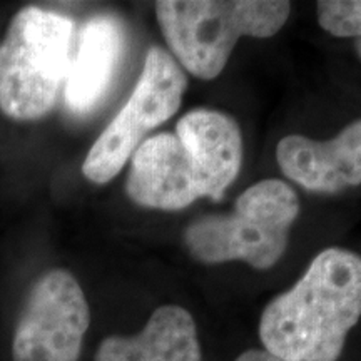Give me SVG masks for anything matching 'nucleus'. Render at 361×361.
Listing matches in <instances>:
<instances>
[{
  "label": "nucleus",
  "instance_id": "obj_6",
  "mask_svg": "<svg viewBox=\"0 0 361 361\" xmlns=\"http://www.w3.org/2000/svg\"><path fill=\"white\" fill-rule=\"evenodd\" d=\"M90 324L84 290L67 269L32 284L12 336L13 361H79Z\"/></svg>",
  "mask_w": 361,
  "mask_h": 361
},
{
  "label": "nucleus",
  "instance_id": "obj_7",
  "mask_svg": "<svg viewBox=\"0 0 361 361\" xmlns=\"http://www.w3.org/2000/svg\"><path fill=\"white\" fill-rule=\"evenodd\" d=\"M129 161L126 192L134 204L174 213L207 197L200 162L176 133H161L146 139Z\"/></svg>",
  "mask_w": 361,
  "mask_h": 361
},
{
  "label": "nucleus",
  "instance_id": "obj_14",
  "mask_svg": "<svg viewBox=\"0 0 361 361\" xmlns=\"http://www.w3.org/2000/svg\"><path fill=\"white\" fill-rule=\"evenodd\" d=\"M355 51L358 54V57L361 59V39H356V44H355Z\"/></svg>",
  "mask_w": 361,
  "mask_h": 361
},
{
  "label": "nucleus",
  "instance_id": "obj_1",
  "mask_svg": "<svg viewBox=\"0 0 361 361\" xmlns=\"http://www.w3.org/2000/svg\"><path fill=\"white\" fill-rule=\"evenodd\" d=\"M360 319L361 256L335 246L266 305L259 338L268 353L284 361H338Z\"/></svg>",
  "mask_w": 361,
  "mask_h": 361
},
{
  "label": "nucleus",
  "instance_id": "obj_3",
  "mask_svg": "<svg viewBox=\"0 0 361 361\" xmlns=\"http://www.w3.org/2000/svg\"><path fill=\"white\" fill-rule=\"evenodd\" d=\"M74 20L40 7L12 17L0 45V111L13 121H37L54 109L66 84Z\"/></svg>",
  "mask_w": 361,
  "mask_h": 361
},
{
  "label": "nucleus",
  "instance_id": "obj_4",
  "mask_svg": "<svg viewBox=\"0 0 361 361\" xmlns=\"http://www.w3.org/2000/svg\"><path fill=\"white\" fill-rule=\"evenodd\" d=\"M300 200L290 184L263 179L241 192L231 213L209 214L184 229V245L201 264L241 261L269 269L283 258Z\"/></svg>",
  "mask_w": 361,
  "mask_h": 361
},
{
  "label": "nucleus",
  "instance_id": "obj_11",
  "mask_svg": "<svg viewBox=\"0 0 361 361\" xmlns=\"http://www.w3.org/2000/svg\"><path fill=\"white\" fill-rule=\"evenodd\" d=\"M174 133L189 144L200 161L209 200H223L243 166V134L239 124L221 111L194 109L180 117Z\"/></svg>",
  "mask_w": 361,
  "mask_h": 361
},
{
  "label": "nucleus",
  "instance_id": "obj_12",
  "mask_svg": "<svg viewBox=\"0 0 361 361\" xmlns=\"http://www.w3.org/2000/svg\"><path fill=\"white\" fill-rule=\"evenodd\" d=\"M316 13L319 27L333 37L361 39V0H322Z\"/></svg>",
  "mask_w": 361,
  "mask_h": 361
},
{
  "label": "nucleus",
  "instance_id": "obj_2",
  "mask_svg": "<svg viewBox=\"0 0 361 361\" xmlns=\"http://www.w3.org/2000/svg\"><path fill=\"white\" fill-rule=\"evenodd\" d=\"M156 19L171 56L201 80L218 78L243 37L268 39L286 24L283 0H161Z\"/></svg>",
  "mask_w": 361,
  "mask_h": 361
},
{
  "label": "nucleus",
  "instance_id": "obj_9",
  "mask_svg": "<svg viewBox=\"0 0 361 361\" xmlns=\"http://www.w3.org/2000/svg\"><path fill=\"white\" fill-rule=\"evenodd\" d=\"M124 45V27L114 16L90 17L82 25L64 84L66 106L72 114L87 116L102 102Z\"/></svg>",
  "mask_w": 361,
  "mask_h": 361
},
{
  "label": "nucleus",
  "instance_id": "obj_5",
  "mask_svg": "<svg viewBox=\"0 0 361 361\" xmlns=\"http://www.w3.org/2000/svg\"><path fill=\"white\" fill-rule=\"evenodd\" d=\"M186 87L188 75L176 59L161 47L149 49L128 102L85 156V178L96 184L114 179L135 149L146 141V135L178 112Z\"/></svg>",
  "mask_w": 361,
  "mask_h": 361
},
{
  "label": "nucleus",
  "instance_id": "obj_8",
  "mask_svg": "<svg viewBox=\"0 0 361 361\" xmlns=\"http://www.w3.org/2000/svg\"><path fill=\"white\" fill-rule=\"evenodd\" d=\"M276 161L306 191L336 194L361 186V117L328 141L286 135L276 146Z\"/></svg>",
  "mask_w": 361,
  "mask_h": 361
},
{
  "label": "nucleus",
  "instance_id": "obj_13",
  "mask_svg": "<svg viewBox=\"0 0 361 361\" xmlns=\"http://www.w3.org/2000/svg\"><path fill=\"white\" fill-rule=\"evenodd\" d=\"M234 361H284L278 356L268 353L266 350H247L241 353Z\"/></svg>",
  "mask_w": 361,
  "mask_h": 361
},
{
  "label": "nucleus",
  "instance_id": "obj_10",
  "mask_svg": "<svg viewBox=\"0 0 361 361\" xmlns=\"http://www.w3.org/2000/svg\"><path fill=\"white\" fill-rule=\"evenodd\" d=\"M94 361H202L192 314L178 305L159 306L137 335L102 340Z\"/></svg>",
  "mask_w": 361,
  "mask_h": 361
}]
</instances>
